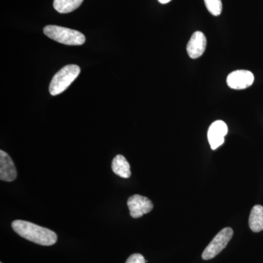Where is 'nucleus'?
<instances>
[{"label": "nucleus", "instance_id": "nucleus-1", "mask_svg": "<svg viewBox=\"0 0 263 263\" xmlns=\"http://www.w3.org/2000/svg\"><path fill=\"white\" fill-rule=\"evenodd\" d=\"M11 226L17 234L33 243L42 246H51L57 243L56 233L48 228L24 220L13 221Z\"/></svg>", "mask_w": 263, "mask_h": 263}, {"label": "nucleus", "instance_id": "nucleus-2", "mask_svg": "<svg viewBox=\"0 0 263 263\" xmlns=\"http://www.w3.org/2000/svg\"><path fill=\"white\" fill-rule=\"evenodd\" d=\"M43 32L53 41L67 46H81L86 41V37L82 33L60 26H46L43 29Z\"/></svg>", "mask_w": 263, "mask_h": 263}, {"label": "nucleus", "instance_id": "nucleus-3", "mask_svg": "<svg viewBox=\"0 0 263 263\" xmlns=\"http://www.w3.org/2000/svg\"><path fill=\"white\" fill-rule=\"evenodd\" d=\"M81 72L80 67L76 65L65 66L53 76L49 86L50 94L56 96L65 91L76 80Z\"/></svg>", "mask_w": 263, "mask_h": 263}, {"label": "nucleus", "instance_id": "nucleus-4", "mask_svg": "<svg viewBox=\"0 0 263 263\" xmlns=\"http://www.w3.org/2000/svg\"><path fill=\"white\" fill-rule=\"evenodd\" d=\"M233 235V230L232 228H226L221 230L202 252V258L204 260H209L215 257L226 248Z\"/></svg>", "mask_w": 263, "mask_h": 263}, {"label": "nucleus", "instance_id": "nucleus-5", "mask_svg": "<svg viewBox=\"0 0 263 263\" xmlns=\"http://www.w3.org/2000/svg\"><path fill=\"white\" fill-rule=\"evenodd\" d=\"M127 206L132 217L137 219L152 212L154 205L146 197L134 195L128 199Z\"/></svg>", "mask_w": 263, "mask_h": 263}, {"label": "nucleus", "instance_id": "nucleus-6", "mask_svg": "<svg viewBox=\"0 0 263 263\" xmlns=\"http://www.w3.org/2000/svg\"><path fill=\"white\" fill-rule=\"evenodd\" d=\"M253 73L250 71L235 70L229 74L227 79V84L231 89L236 90L245 89L252 86L254 83Z\"/></svg>", "mask_w": 263, "mask_h": 263}, {"label": "nucleus", "instance_id": "nucleus-7", "mask_svg": "<svg viewBox=\"0 0 263 263\" xmlns=\"http://www.w3.org/2000/svg\"><path fill=\"white\" fill-rule=\"evenodd\" d=\"M228 132V125L223 121L218 120L212 123L208 131V139L212 150L216 149L224 143V137Z\"/></svg>", "mask_w": 263, "mask_h": 263}, {"label": "nucleus", "instance_id": "nucleus-8", "mask_svg": "<svg viewBox=\"0 0 263 263\" xmlns=\"http://www.w3.org/2000/svg\"><path fill=\"white\" fill-rule=\"evenodd\" d=\"M206 37L201 32H195L190 38L186 51L192 59H197L201 57L206 48Z\"/></svg>", "mask_w": 263, "mask_h": 263}, {"label": "nucleus", "instance_id": "nucleus-9", "mask_svg": "<svg viewBox=\"0 0 263 263\" xmlns=\"http://www.w3.org/2000/svg\"><path fill=\"white\" fill-rule=\"evenodd\" d=\"M16 177V169L13 160L6 152L3 150L0 151V179L11 182Z\"/></svg>", "mask_w": 263, "mask_h": 263}, {"label": "nucleus", "instance_id": "nucleus-10", "mask_svg": "<svg viewBox=\"0 0 263 263\" xmlns=\"http://www.w3.org/2000/svg\"><path fill=\"white\" fill-rule=\"evenodd\" d=\"M112 171L114 174L124 179L130 177V165L124 156L119 155L114 157L112 162Z\"/></svg>", "mask_w": 263, "mask_h": 263}, {"label": "nucleus", "instance_id": "nucleus-11", "mask_svg": "<svg viewBox=\"0 0 263 263\" xmlns=\"http://www.w3.org/2000/svg\"><path fill=\"white\" fill-rule=\"evenodd\" d=\"M249 226L254 233L263 230V206L256 205L252 208L249 215Z\"/></svg>", "mask_w": 263, "mask_h": 263}, {"label": "nucleus", "instance_id": "nucleus-12", "mask_svg": "<svg viewBox=\"0 0 263 263\" xmlns=\"http://www.w3.org/2000/svg\"><path fill=\"white\" fill-rule=\"evenodd\" d=\"M84 0H54L53 8L60 13H68L81 6Z\"/></svg>", "mask_w": 263, "mask_h": 263}, {"label": "nucleus", "instance_id": "nucleus-13", "mask_svg": "<svg viewBox=\"0 0 263 263\" xmlns=\"http://www.w3.org/2000/svg\"><path fill=\"white\" fill-rule=\"evenodd\" d=\"M204 2H205L208 10L213 15L218 16L221 14V10H222L221 0H204Z\"/></svg>", "mask_w": 263, "mask_h": 263}, {"label": "nucleus", "instance_id": "nucleus-14", "mask_svg": "<svg viewBox=\"0 0 263 263\" xmlns=\"http://www.w3.org/2000/svg\"><path fill=\"white\" fill-rule=\"evenodd\" d=\"M126 263H146L144 257L141 254H133L126 261Z\"/></svg>", "mask_w": 263, "mask_h": 263}, {"label": "nucleus", "instance_id": "nucleus-15", "mask_svg": "<svg viewBox=\"0 0 263 263\" xmlns=\"http://www.w3.org/2000/svg\"><path fill=\"white\" fill-rule=\"evenodd\" d=\"M158 1L160 2V3H162V4H167V3H168L171 0H158Z\"/></svg>", "mask_w": 263, "mask_h": 263}]
</instances>
